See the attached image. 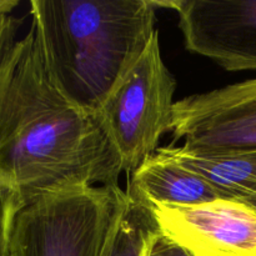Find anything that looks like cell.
Segmentation results:
<instances>
[{
    "label": "cell",
    "instance_id": "6da1fadb",
    "mask_svg": "<svg viewBox=\"0 0 256 256\" xmlns=\"http://www.w3.org/2000/svg\"><path fill=\"white\" fill-rule=\"evenodd\" d=\"M6 129L0 174L24 204L52 192L119 186L122 160L99 115L78 109L58 92L32 29L22 38Z\"/></svg>",
    "mask_w": 256,
    "mask_h": 256
},
{
    "label": "cell",
    "instance_id": "7a4b0ae2",
    "mask_svg": "<svg viewBox=\"0 0 256 256\" xmlns=\"http://www.w3.org/2000/svg\"><path fill=\"white\" fill-rule=\"evenodd\" d=\"M35 40L50 80L98 114L158 30L154 0H32Z\"/></svg>",
    "mask_w": 256,
    "mask_h": 256
},
{
    "label": "cell",
    "instance_id": "3957f363",
    "mask_svg": "<svg viewBox=\"0 0 256 256\" xmlns=\"http://www.w3.org/2000/svg\"><path fill=\"white\" fill-rule=\"evenodd\" d=\"M126 202L120 186L42 195L15 218L12 256H102Z\"/></svg>",
    "mask_w": 256,
    "mask_h": 256
},
{
    "label": "cell",
    "instance_id": "277c9868",
    "mask_svg": "<svg viewBox=\"0 0 256 256\" xmlns=\"http://www.w3.org/2000/svg\"><path fill=\"white\" fill-rule=\"evenodd\" d=\"M175 89L156 32L98 112L128 178L158 152L162 135L172 132Z\"/></svg>",
    "mask_w": 256,
    "mask_h": 256
},
{
    "label": "cell",
    "instance_id": "5b68a950",
    "mask_svg": "<svg viewBox=\"0 0 256 256\" xmlns=\"http://www.w3.org/2000/svg\"><path fill=\"white\" fill-rule=\"evenodd\" d=\"M172 132L202 152L256 150V79L194 94L175 102Z\"/></svg>",
    "mask_w": 256,
    "mask_h": 256
},
{
    "label": "cell",
    "instance_id": "8992f818",
    "mask_svg": "<svg viewBox=\"0 0 256 256\" xmlns=\"http://www.w3.org/2000/svg\"><path fill=\"white\" fill-rule=\"evenodd\" d=\"M176 12L189 52L228 72L256 70V0H165Z\"/></svg>",
    "mask_w": 256,
    "mask_h": 256
},
{
    "label": "cell",
    "instance_id": "52a82bcc",
    "mask_svg": "<svg viewBox=\"0 0 256 256\" xmlns=\"http://www.w3.org/2000/svg\"><path fill=\"white\" fill-rule=\"evenodd\" d=\"M158 229L192 256H256V210L232 199L148 205Z\"/></svg>",
    "mask_w": 256,
    "mask_h": 256
},
{
    "label": "cell",
    "instance_id": "ba28073f",
    "mask_svg": "<svg viewBox=\"0 0 256 256\" xmlns=\"http://www.w3.org/2000/svg\"><path fill=\"white\" fill-rule=\"evenodd\" d=\"M125 192L146 206L152 204L192 206L222 199L202 176L160 152L152 155L130 175Z\"/></svg>",
    "mask_w": 256,
    "mask_h": 256
},
{
    "label": "cell",
    "instance_id": "9c48e42d",
    "mask_svg": "<svg viewBox=\"0 0 256 256\" xmlns=\"http://www.w3.org/2000/svg\"><path fill=\"white\" fill-rule=\"evenodd\" d=\"M158 152L202 176L222 199L242 202L256 189V150L202 152L169 145Z\"/></svg>",
    "mask_w": 256,
    "mask_h": 256
},
{
    "label": "cell",
    "instance_id": "30bf717a",
    "mask_svg": "<svg viewBox=\"0 0 256 256\" xmlns=\"http://www.w3.org/2000/svg\"><path fill=\"white\" fill-rule=\"evenodd\" d=\"M156 229L149 208L126 192L102 256H144L148 239Z\"/></svg>",
    "mask_w": 256,
    "mask_h": 256
},
{
    "label": "cell",
    "instance_id": "8fae6325",
    "mask_svg": "<svg viewBox=\"0 0 256 256\" xmlns=\"http://www.w3.org/2000/svg\"><path fill=\"white\" fill-rule=\"evenodd\" d=\"M20 26L22 20L12 14H0V152L6 142L8 100L22 50Z\"/></svg>",
    "mask_w": 256,
    "mask_h": 256
},
{
    "label": "cell",
    "instance_id": "7c38bea8",
    "mask_svg": "<svg viewBox=\"0 0 256 256\" xmlns=\"http://www.w3.org/2000/svg\"><path fill=\"white\" fill-rule=\"evenodd\" d=\"M22 205L24 200L19 190L0 174V256H12V229Z\"/></svg>",
    "mask_w": 256,
    "mask_h": 256
},
{
    "label": "cell",
    "instance_id": "4fadbf2b",
    "mask_svg": "<svg viewBox=\"0 0 256 256\" xmlns=\"http://www.w3.org/2000/svg\"><path fill=\"white\" fill-rule=\"evenodd\" d=\"M144 256H192L185 248L175 242L166 235L155 230L148 239Z\"/></svg>",
    "mask_w": 256,
    "mask_h": 256
},
{
    "label": "cell",
    "instance_id": "5bb4252c",
    "mask_svg": "<svg viewBox=\"0 0 256 256\" xmlns=\"http://www.w3.org/2000/svg\"><path fill=\"white\" fill-rule=\"evenodd\" d=\"M18 5V0H0V14H12Z\"/></svg>",
    "mask_w": 256,
    "mask_h": 256
},
{
    "label": "cell",
    "instance_id": "9a60e30c",
    "mask_svg": "<svg viewBox=\"0 0 256 256\" xmlns=\"http://www.w3.org/2000/svg\"><path fill=\"white\" fill-rule=\"evenodd\" d=\"M242 202H245V204H248L249 206H252V209L256 210V189L252 192V194L248 195L244 200H242Z\"/></svg>",
    "mask_w": 256,
    "mask_h": 256
}]
</instances>
